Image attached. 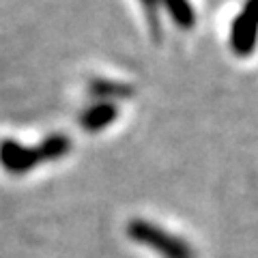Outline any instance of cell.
Instances as JSON below:
<instances>
[{"label":"cell","mask_w":258,"mask_h":258,"mask_svg":"<svg viewBox=\"0 0 258 258\" xmlns=\"http://www.w3.org/2000/svg\"><path fill=\"white\" fill-rule=\"evenodd\" d=\"M127 237L142 247L159 254L161 258H196L194 247L179 235H172L166 228L142 217H134L127 224Z\"/></svg>","instance_id":"cell-1"},{"label":"cell","mask_w":258,"mask_h":258,"mask_svg":"<svg viewBox=\"0 0 258 258\" xmlns=\"http://www.w3.org/2000/svg\"><path fill=\"white\" fill-rule=\"evenodd\" d=\"M258 43V0H245L230 26V50L239 58L252 56Z\"/></svg>","instance_id":"cell-2"},{"label":"cell","mask_w":258,"mask_h":258,"mask_svg":"<svg viewBox=\"0 0 258 258\" xmlns=\"http://www.w3.org/2000/svg\"><path fill=\"white\" fill-rule=\"evenodd\" d=\"M45 161L47 159H45L41 144L26 147V144L11 140V138L0 140V166L13 176L28 174L30 170H35L37 166L45 164Z\"/></svg>","instance_id":"cell-3"},{"label":"cell","mask_w":258,"mask_h":258,"mask_svg":"<svg viewBox=\"0 0 258 258\" xmlns=\"http://www.w3.org/2000/svg\"><path fill=\"white\" fill-rule=\"evenodd\" d=\"M118 116V106L110 101H95L93 106L82 110V114L78 118V125L88 134H99L103 129H108Z\"/></svg>","instance_id":"cell-4"},{"label":"cell","mask_w":258,"mask_h":258,"mask_svg":"<svg viewBox=\"0 0 258 258\" xmlns=\"http://www.w3.org/2000/svg\"><path fill=\"white\" fill-rule=\"evenodd\" d=\"M88 93L95 97V101H110L114 103L118 99H129L134 97V86L127 82H116L108 78H93L88 82Z\"/></svg>","instance_id":"cell-5"},{"label":"cell","mask_w":258,"mask_h":258,"mask_svg":"<svg viewBox=\"0 0 258 258\" xmlns=\"http://www.w3.org/2000/svg\"><path fill=\"white\" fill-rule=\"evenodd\" d=\"M161 5L181 30H191L196 26V9L189 0H161Z\"/></svg>","instance_id":"cell-6"},{"label":"cell","mask_w":258,"mask_h":258,"mask_svg":"<svg viewBox=\"0 0 258 258\" xmlns=\"http://www.w3.org/2000/svg\"><path fill=\"white\" fill-rule=\"evenodd\" d=\"M39 144H41V149L45 153V159L47 161L62 159L71 151V147H74L71 140L64 134H50V136H45V138L39 142Z\"/></svg>","instance_id":"cell-7"},{"label":"cell","mask_w":258,"mask_h":258,"mask_svg":"<svg viewBox=\"0 0 258 258\" xmlns=\"http://www.w3.org/2000/svg\"><path fill=\"white\" fill-rule=\"evenodd\" d=\"M144 18H147L149 30L153 41H161V18H159V9H161V0H140Z\"/></svg>","instance_id":"cell-8"}]
</instances>
